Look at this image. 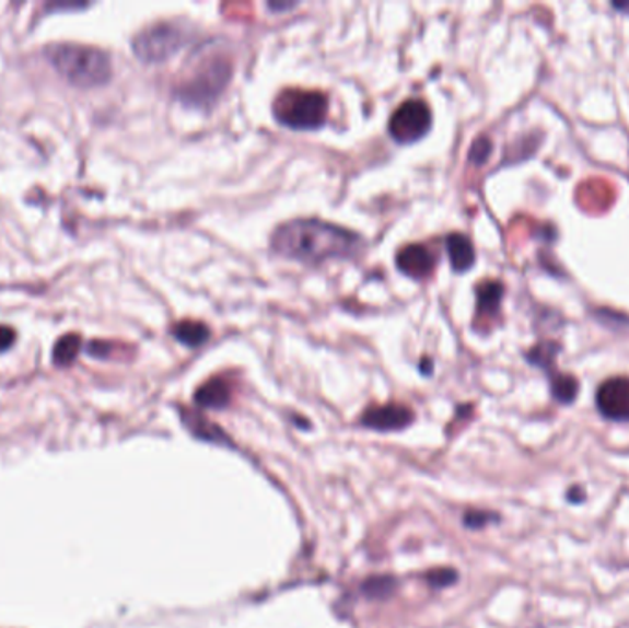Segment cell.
I'll return each instance as SVG.
<instances>
[{"label": "cell", "instance_id": "cell-1", "mask_svg": "<svg viewBox=\"0 0 629 628\" xmlns=\"http://www.w3.org/2000/svg\"><path fill=\"white\" fill-rule=\"evenodd\" d=\"M271 249L289 260L318 266L328 260H348L363 249V239L350 229L323 220L282 223L271 236Z\"/></svg>", "mask_w": 629, "mask_h": 628}, {"label": "cell", "instance_id": "cell-2", "mask_svg": "<svg viewBox=\"0 0 629 628\" xmlns=\"http://www.w3.org/2000/svg\"><path fill=\"white\" fill-rule=\"evenodd\" d=\"M45 56L54 69L75 88H98L113 77L110 56L98 47L56 43L45 50Z\"/></svg>", "mask_w": 629, "mask_h": 628}, {"label": "cell", "instance_id": "cell-3", "mask_svg": "<svg viewBox=\"0 0 629 628\" xmlns=\"http://www.w3.org/2000/svg\"><path fill=\"white\" fill-rule=\"evenodd\" d=\"M232 80V61L221 54H208L194 61L190 74L175 88V96L194 109L216 104Z\"/></svg>", "mask_w": 629, "mask_h": 628}, {"label": "cell", "instance_id": "cell-4", "mask_svg": "<svg viewBox=\"0 0 629 628\" xmlns=\"http://www.w3.org/2000/svg\"><path fill=\"white\" fill-rule=\"evenodd\" d=\"M278 124L295 131H315L328 120L326 94L307 89H283L272 104Z\"/></svg>", "mask_w": 629, "mask_h": 628}, {"label": "cell", "instance_id": "cell-5", "mask_svg": "<svg viewBox=\"0 0 629 628\" xmlns=\"http://www.w3.org/2000/svg\"><path fill=\"white\" fill-rule=\"evenodd\" d=\"M188 32L174 21H161L140 30L131 42L133 54L144 63H162L185 47Z\"/></svg>", "mask_w": 629, "mask_h": 628}, {"label": "cell", "instance_id": "cell-6", "mask_svg": "<svg viewBox=\"0 0 629 628\" xmlns=\"http://www.w3.org/2000/svg\"><path fill=\"white\" fill-rule=\"evenodd\" d=\"M433 126V115L423 100H405L388 120V133L398 144H415Z\"/></svg>", "mask_w": 629, "mask_h": 628}, {"label": "cell", "instance_id": "cell-7", "mask_svg": "<svg viewBox=\"0 0 629 628\" xmlns=\"http://www.w3.org/2000/svg\"><path fill=\"white\" fill-rule=\"evenodd\" d=\"M596 406L609 420L629 422V379H611L596 393Z\"/></svg>", "mask_w": 629, "mask_h": 628}, {"label": "cell", "instance_id": "cell-8", "mask_svg": "<svg viewBox=\"0 0 629 628\" xmlns=\"http://www.w3.org/2000/svg\"><path fill=\"white\" fill-rule=\"evenodd\" d=\"M415 414L405 404L370 406L361 417V425L375 431H398L412 425Z\"/></svg>", "mask_w": 629, "mask_h": 628}, {"label": "cell", "instance_id": "cell-9", "mask_svg": "<svg viewBox=\"0 0 629 628\" xmlns=\"http://www.w3.org/2000/svg\"><path fill=\"white\" fill-rule=\"evenodd\" d=\"M396 266L409 279H429L436 266V255L422 244L405 245L396 255Z\"/></svg>", "mask_w": 629, "mask_h": 628}, {"label": "cell", "instance_id": "cell-10", "mask_svg": "<svg viewBox=\"0 0 629 628\" xmlns=\"http://www.w3.org/2000/svg\"><path fill=\"white\" fill-rule=\"evenodd\" d=\"M199 408L225 409L232 400V387L225 379H210L196 391L194 395Z\"/></svg>", "mask_w": 629, "mask_h": 628}, {"label": "cell", "instance_id": "cell-11", "mask_svg": "<svg viewBox=\"0 0 629 628\" xmlns=\"http://www.w3.org/2000/svg\"><path fill=\"white\" fill-rule=\"evenodd\" d=\"M445 249L450 256L451 268L456 274H466L474 268L475 247L466 234L453 233L445 239Z\"/></svg>", "mask_w": 629, "mask_h": 628}, {"label": "cell", "instance_id": "cell-12", "mask_svg": "<svg viewBox=\"0 0 629 628\" xmlns=\"http://www.w3.org/2000/svg\"><path fill=\"white\" fill-rule=\"evenodd\" d=\"M180 417H183V422H185L186 428H188L197 439L214 442V444H229V437H226L225 431L221 430L220 426H216L214 422L205 419L201 414H194V411L183 409Z\"/></svg>", "mask_w": 629, "mask_h": 628}, {"label": "cell", "instance_id": "cell-13", "mask_svg": "<svg viewBox=\"0 0 629 628\" xmlns=\"http://www.w3.org/2000/svg\"><path fill=\"white\" fill-rule=\"evenodd\" d=\"M172 334L179 344L185 345L188 349H197L210 339V328L199 321H179L172 328Z\"/></svg>", "mask_w": 629, "mask_h": 628}, {"label": "cell", "instance_id": "cell-14", "mask_svg": "<svg viewBox=\"0 0 629 628\" xmlns=\"http://www.w3.org/2000/svg\"><path fill=\"white\" fill-rule=\"evenodd\" d=\"M502 293H504V288L501 282H493V280L482 282L477 288V315L485 319L496 315L501 309Z\"/></svg>", "mask_w": 629, "mask_h": 628}, {"label": "cell", "instance_id": "cell-15", "mask_svg": "<svg viewBox=\"0 0 629 628\" xmlns=\"http://www.w3.org/2000/svg\"><path fill=\"white\" fill-rule=\"evenodd\" d=\"M81 338L78 334H67L54 345V363L59 367H69L74 363L75 358L80 354Z\"/></svg>", "mask_w": 629, "mask_h": 628}, {"label": "cell", "instance_id": "cell-16", "mask_svg": "<svg viewBox=\"0 0 629 628\" xmlns=\"http://www.w3.org/2000/svg\"><path fill=\"white\" fill-rule=\"evenodd\" d=\"M550 391H552L556 400L561 402V404H571V402L576 400L580 385L571 374H555L550 380Z\"/></svg>", "mask_w": 629, "mask_h": 628}, {"label": "cell", "instance_id": "cell-17", "mask_svg": "<svg viewBox=\"0 0 629 628\" xmlns=\"http://www.w3.org/2000/svg\"><path fill=\"white\" fill-rule=\"evenodd\" d=\"M396 588H398V582H396L394 577H370V579L364 581L363 594L369 600H388L396 592Z\"/></svg>", "mask_w": 629, "mask_h": 628}, {"label": "cell", "instance_id": "cell-18", "mask_svg": "<svg viewBox=\"0 0 629 628\" xmlns=\"http://www.w3.org/2000/svg\"><path fill=\"white\" fill-rule=\"evenodd\" d=\"M556 352H558V347L555 344H539L526 354V358L534 365L550 369V363L555 360Z\"/></svg>", "mask_w": 629, "mask_h": 628}, {"label": "cell", "instance_id": "cell-19", "mask_svg": "<svg viewBox=\"0 0 629 628\" xmlns=\"http://www.w3.org/2000/svg\"><path fill=\"white\" fill-rule=\"evenodd\" d=\"M491 153V142L488 137H480V139L475 140L471 150H469V161L474 164H485L490 158Z\"/></svg>", "mask_w": 629, "mask_h": 628}, {"label": "cell", "instance_id": "cell-20", "mask_svg": "<svg viewBox=\"0 0 629 628\" xmlns=\"http://www.w3.org/2000/svg\"><path fill=\"white\" fill-rule=\"evenodd\" d=\"M456 579H458V573L455 570H450V568L431 571L428 575L429 584L434 588L451 586V584H455Z\"/></svg>", "mask_w": 629, "mask_h": 628}, {"label": "cell", "instance_id": "cell-21", "mask_svg": "<svg viewBox=\"0 0 629 628\" xmlns=\"http://www.w3.org/2000/svg\"><path fill=\"white\" fill-rule=\"evenodd\" d=\"M491 519H493V514H490V512L474 511L466 514L464 524H466V527H469V530H480V527L490 524Z\"/></svg>", "mask_w": 629, "mask_h": 628}, {"label": "cell", "instance_id": "cell-22", "mask_svg": "<svg viewBox=\"0 0 629 628\" xmlns=\"http://www.w3.org/2000/svg\"><path fill=\"white\" fill-rule=\"evenodd\" d=\"M13 344H15V330L10 326L0 325V354L12 349Z\"/></svg>", "mask_w": 629, "mask_h": 628}, {"label": "cell", "instance_id": "cell-23", "mask_svg": "<svg viewBox=\"0 0 629 628\" xmlns=\"http://www.w3.org/2000/svg\"><path fill=\"white\" fill-rule=\"evenodd\" d=\"M88 350L93 358H109L110 352H113V345L93 341V344H89Z\"/></svg>", "mask_w": 629, "mask_h": 628}, {"label": "cell", "instance_id": "cell-24", "mask_svg": "<svg viewBox=\"0 0 629 628\" xmlns=\"http://www.w3.org/2000/svg\"><path fill=\"white\" fill-rule=\"evenodd\" d=\"M299 7L296 2H267V8L271 12H289V10H295Z\"/></svg>", "mask_w": 629, "mask_h": 628}]
</instances>
